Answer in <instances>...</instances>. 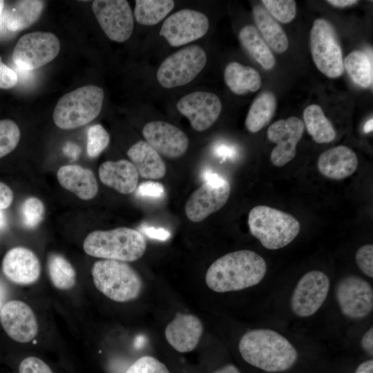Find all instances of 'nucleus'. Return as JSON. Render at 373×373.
Masks as SVG:
<instances>
[{
  "instance_id": "nucleus-1",
  "label": "nucleus",
  "mask_w": 373,
  "mask_h": 373,
  "mask_svg": "<svg viewBox=\"0 0 373 373\" xmlns=\"http://www.w3.org/2000/svg\"><path fill=\"white\" fill-rule=\"evenodd\" d=\"M266 271L262 256L251 250H239L215 260L207 271L205 282L216 292L239 291L258 284Z\"/></svg>"
},
{
  "instance_id": "nucleus-2",
  "label": "nucleus",
  "mask_w": 373,
  "mask_h": 373,
  "mask_svg": "<svg viewBox=\"0 0 373 373\" xmlns=\"http://www.w3.org/2000/svg\"><path fill=\"white\" fill-rule=\"evenodd\" d=\"M238 348L247 363L269 372L285 371L298 358L297 351L286 338L268 329L246 332Z\"/></svg>"
},
{
  "instance_id": "nucleus-3",
  "label": "nucleus",
  "mask_w": 373,
  "mask_h": 373,
  "mask_svg": "<svg viewBox=\"0 0 373 373\" xmlns=\"http://www.w3.org/2000/svg\"><path fill=\"white\" fill-rule=\"evenodd\" d=\"M83 248L90 256L126 262L140 259L146 251V242L140 231L118 227L90 233L84 241Z\"/></svg>"
},
{
  "instance_id": "nucleus-4",
  "label": "nucleus",
  "mask_w": 373,
  "mask_h": 373,
  "mask_svg": "<svg viewBox=\"0 0 373 373\" xmlns=\"http://www.w3.org/2000/svg\"><path fill=\"white\" fill-rule=\"evenodd\" d=\"M251 233L268 249L283 248L299 233L300 225L292 215L265 205L254 207L248 216Z\"/></svg>"
},
{
  "instance_id": "nucleus-5",
  "label": "nucleus",
  "mask_w": 373,
  "mask_h": 373,
  "mask_svg": "<svg viewBox=\"0 0 373 373\" xmlns=\"http://www.w3.org/2000/svg\"><path fill=\"white\" fill-rule=\"evenodd\" d=\"M91 274L95 287L109 299L128 302L137 298L143 287L142 278L128 264L113 260H99Z\"/></svg>"
},
{
  "instance_id": "nucleus-6",
  "label": "nucleus",
  "mask_w": 373,
  "mask_h": 373,
  "mask_svg": "<svg viewBox=\"0 0 373 373\" xmlns=\"http://www.w3.org/2000/svg\"><path fill=\"white\" fill-rule=\"evenodd\" d=\"M104 97L103 89L95 85L84 86L65 94L53 111L55 125L70 130L90 122L100 113Z\"/></svg>"
},
{
  "instance_id": "nucleus-7",
  "label": "nucleus",
  "mask_w": 373,
  "mask_h": 373,
  "mask_svg": "<svg viewBox=\"0 0 373 373\" xmlns=\"http://www.w3.org/2000/svg\"><path fill=\"white\" fill-rule=\"evenodd\" d=\"M310 49L318 69L330 78L340 77L344 71L342 50L333 25L319 18L310 31Z\"/></svg>"
},
{
  "instance_id": "nucleus-8",
  "label": "nucleus",
  "mask_w": 373,
  "mask_h": 373,
  "mask_svg": "<svg viewBox=\"0 0 373 373\" xmlns=\"http://www.w3.org/2000/svg\"><path fill=\"white\" fill-rule=\"evenodd\" d=\"M207 59V55L200 46H186L162 61L157 71V79L166 88L187 84L202 70Z\"/></svg>"
},
{
  "instance_id": "nucleus-9",
  "label": "nucleus",
  "mask_w": 373,
  "mask_h": 373,
  "mask_svg": "<svg viewBox=\"0 0 373 373\" xmlns=\"http://www.w3.org/2000/svg\"><path fill=\"white\" fill-rule=\"evenodd\" d=\"M60 50L57 37L49 32L36 31L22 36L12 52V59L20 69L32 70L53 60Z\"/></svg>"
},
{
  "instance_id": "nucleus-10",
  "label": "nucleus",
  "mask_w": 373,
  "mask_h": 373,
  "mask_svg": "<svg viewBox=\"0 0 373 373\" xmlns=\"http://www.w3.org/2000/svg\"><path fill=\"white\" fill-rule=\"evenodd\" d=\"M92 10L106 36L117 42L128 40L132 35L134 21L132 10L125 0H95Z\"/></svg>"
},
{
  "instance_id": "nucleus-11",
  "label": "nucleus",
  "mask_w": 373,
  "mask_h": 373,
  "mask_svg": "<svg viewBox=\"0 0 373 373\" xmlns=\"http://www.w3.org/2000/svg\"><path fill=\"white\" fill-rule=\"evenodd\" d=\"M209 27L207 17L198 11L182 9L169 17L160 35L172 46H180L202 37Z\"/></svg>"
},
{
  "instance_id": "nucleus-12",
  "label": "nucleus",
  "mask_w": 373,
  "mask_h": 373,
  "mask_svg": "<svg viewBox=\"0 0 373 373\" xmlns=\"http://www.w3.org/2000/svg\"><path fill=\"white\" fill-rule=\"evenodd\" d=\"M329 285V279L323 271L312 270L303 275L291 296L294 313L300 317L315 314L325 300Z\"/></svg>"
},
{
  "instance_id": "nucleus-13",
  "label": "nucleus",
  "mask_w": 373,
  "mask_h": 373,
  "mask_svg": "<svg viewBox=\"0 0 373 373\" xmlns=\"http://www.w3.org/2000/svg\"><path fill=\"white\" fill-rule=\"evenodd\" d=\"M341 312L350 318H362L373 308V290L365 280L356 276L343 278L336 287Z\"/></svg>"
},
{
  "instance_id": "nucleus-14",
  "label": "nucleus",
  "mask_w": 373,
  "mask_h": 373,
  "mask_svg": "<svg viewBox=\"0 0 373 373\" xmlns=\"http://www.w3.org/2000/svg\"><path fill=\"white\" fill-rule=\"evenodd\" d=\"M304 132L303 122L296 117L279 119L269 126L267 135L275 143L270 160L276 166H283L292 160L296 154V146Z\"/></svg>"
},
{
  "instance_id": "nucleus-15",
  "label": "nucleus",
  "mask_w": 373,
  "mask_h": 373,
  "mask_svg": "<svg viewBox=\"0 0 373 373\" xmlns=\"http://www.w3.org/2000/svg\"><path fill=\"white\" fill-rule=\"evenodd\" d=\"M179 112L189 121L191 127L203 131L211 126L222 111V104L214 93L195 91L182 97L177 103Z\"/></svg>"
},
{
  "instance_id": "nucleus-16",
  "label": "nucleus",
  "mask_w": 373,
  "mask_h": 373,
  "mask_svg": "<svg viewBox=\"0 0 373 373\" xmlns=\"http://www.w3.org/2000/svg\"><path fill=\"white\" fill-rule=\"evenodd\" d=\"M0 322L8 336L19 343H28L38 333L34 312L28 304L21 300H12L1 307Z\"/></svg>"
},
{
  "instance_id": "nucleus-17",
  "label": "nucleus",
  "mask_w": 373,
  "mask_h": 373,
  "mask_svg": "<svg viewBox=\"0 0 373 373\" xmlns=\"http://www.w3.org/2000/svg\"><path fill=\"white\" fill-rule=\"evenodd\" d=\"M146 142L158 153L169 157L182 156L187 150L189 139L177 126L162 121L147 123L142 129Z\"/></svg>"
},
{
  "instance_id": "nucleus-18",
  "label": "nucleus",
  "mask_w": 373,
  "mask_h": 373,
  "mask_svg": "<svg viewBox=\"0 0 373 373\" xmlns=\"http://www.w3.org/2000/svg\"><path fill=\"white\" fill-rule=\"evenodd\" d=\"M231 193L228 181L222 185L202 184L192 193L185 204L188 219L198 222L220 210L227 202Z\"/></svg>"
},
{
  "instance_id": "nucleus-19",
  "label": "nucleus",
  "mask_w": 373,
  "mask_h": 373,
  "mask_svg": "<svg viewBox=\"0 0 373 373\" xmlns=\"http://www.w3.org/2000/svg\"><path fill=\"white\" fill-rule=\"evenodd\" d=\"M1 267L10 281L20 285L36 283L41 274L37 256L32 251L23 247L10 249L3 258Z\"/></svg>"
},
{
  "instance_id": "nucleus-20",
  "label": "nucleus",
  "mask_w": 373,
  "mask_h": 373,
  "mask_svg": "<svg viewBox=\"0 0 373 373\" xmlns=\"http://www.w3.org/2000/svg\"><path fill=\"white\" fill-rule=\"evenodd\" d=\"M203 332V325L195 316L177 314L165 329V337L176 351L189 352L195 349Z\"/></svg>"
},
{
  "instance_id": "nucleus-21",
  "label": "nucleus",
  "mask_w": 373,
  "mask_h": 373,
  "mask_svg": "<svg viewBox=\"0 0 373 373\" xmlns=\"http://www.w3.org/2000/svg\"><path fill=\"white\" fill-rule=\"evenodd\" d=\"M356 154L350 148L341 145L323 152L318 157V168L325 177L341 180L352 175L357 169Z\"/></svg>"
},
{
  "instance_id": "nucleus-22",
  "label": "nucleus",
  "mask_w": 373,
  "mask_h": 373,
  "mask_svg": "<svg viewBox=\"0 0 373 373\" xmlns=\"http://www.w3.org/2000/svg\"><path fill=\"white\" fill-rule=\"evenodd\" d=\"M98 173L103 184L120 193H131L137 187L139 174L128 160L106 161L100 165Z\"/></svg>"
},
{
  "instance_id": "nucleus-23",
  "label": "nucleus",
  "mask_w": 373,
  "mask_h": 373,
  "mask_svg": "<svg viewBox=\"0 0 373 373\" xmlns=\"http://www.w3.org/2000/svg\"><path fill=\"white\" fill-rule=\"evenodd\" d=\"M59 183L66 190L84 200L93 199L98 186L93 172L77 164L64 165L57 173Z\"/></svg>"
},
{
  "instance_id": "nucleus-24",
  "label": "nucleus",
  "mask_w": 373,
  "mask_h": 373,
  "mask_svg": "<svg viewBox=\"0 0 373 373\" xmlns=\"http://www.w3.org/2000/svg\"><path fill=\"white\" fill-rule=\"evenodd\" d=\"M127 155L142 178L158 180L165 175V163L146 142L140 140L132 145L127 151Z\"/></svg>"
},
{
  "instance_id": "nucleus-25",
  "label": "nucleus",
  "mask_w": 373,
  "mask_h": 373,
  "mask_svg": "<svg viewBox=\"0 0 373 373\" xmlns=\"http://www.w3.org/2000/svg\"><path fill=\"white\" fill-rule=\"evenodd\" d=\"M44 6V1H17L3 9L2 23L11 32L28 28L41 17Z\"/></svg>"
},
{
  "instance_id": "nucleus-26",
  "label": "nucleus",
  "mask_w": 373,
  "mask_h": 373,
  "mask_svg": "<svg viewBox=\"0 0 373 373\" xmlns=\"http://www.w3.org/2000/svg\"><path fill=\"white\" fill-rule=\"evenodd\" d=\"M224 78L229 89L237 95L256 92L261 86V77L256 70L236 61L226 66Z\"/></svg>"
},
{
  "instance_id": "nucleus-27",
  "label": "nucleus",
  "mask_w": 373,
  "mask_h": 373,
  "mask_svg": "<svg viewBox=\"0 0 373 373\" xmlns=\"http://www.w3.org/2000/svg\"><path fill=\"white\" fill-rule=\"evenodd\" d=\"M255 23L267 44L275 52H284L289 46L288 38L282 27L265 8L256 6L253 8Z\"/></svg>"
},
{
  "instance_id": "nucleus-28",
  "label": "nucleus",
  "mask_w": 373,
  "mask_h": 373,
  "mask_svg": "<svg viewBox=\"0 0 373 373\" xmlns=\"http://www.w3.org/2000/svg\"><path fill=\"white\" fill-rule=\"evenodd\" d=\"M276 96L269 90L261 93L252 102L248 111L245 126L251 133H256L267 126L275 114Z\"/></svg>"
},
{
  "instance_id": "nucleus-29",
  "label": "nucleus",
  "mask_w": 373,
  "mask_h": 373,
  "mask_svg": "<svg viewBox=\"0 0 373 373\" xmlns=\"http://www.w3.org/2000/svg\"><path fill=\"white\" fill-rule=\"evenodd\" d=\"M239 39L244 48L265 69H271L276 59L270 48L254 26H244L240 31Z\"/></svg>"
},
{
  "instance_id": "nucleus-30",
  "label": "nucleus",
  "mask_w": 373,
  "mask_h": 373,
  "mask_svg": "<svg viewBox=\"0 0 373 373\" xmlns=\"http://www.w3.org/2000/svg\"><path fill=\"white\" fill-rule=\"evenodd\" d=\"M303 118L307 132L316 143H329L335 139L336 131L320 106H307L303 112Z\"/></svg>"
},
{
  "instance_id": "nucleus-31",
  "label": "nucleus",
  "mask_w": 373,
  "mask_h": 373,
  "mask_svg": "<svg viewBox=\"0 0 373 373\" xmlns=\"http://www.w3.org/2000/svg\"><path fill=\"white\" fill-rule=\"evenodd\" d=\"M174 5L173 0H137L134 16L140 24L155 25L173 10Z\"/></svg>"
},
{
  "instance_id": "nucleus-32",
  "label": "nucleus",
  "mask_w": 373,
  "mask_h": 373,
  "mask_svg": "<svg viewBox=\"0 0 373 373\" xmlns=\"http://www.w3.org/2000/svg\"><path fill=\"white\" fill-rule=\"evenodd\" d=\"M343 66L356 84L363 88L372 85V57L362 51L355 50L346 57Z\"/></svg>"
},
{
  "instance_id": "nucleus-33",
  "label": "nucleus",
  "mask_w": 373,
  "mask_h": 373,
  "mask_svg": "<svg viewBox=\"0 0 373 373\" xmlns=\"http://www.w3.org/2000/svg\"><path fill=\"white\" fill-rule=\"evenodd\" d=\"M48 272L53 286L68 290L76 283V272L70 262L60 254H52L48 260Z\"/></svg>"
},
{
  "instance_id": "nucleus-34",
  "label": "nucleus",
  "mask_w": 373,
  "mask_h": 373,
  "mask_svg": "<svg viewBox=\"0 0 373 373\" xmlns=\"http://www.w3.org/2000/svg\"><path fill=\"white\" fill-rule=\"evenodd\" d=\"M20 130L10 119L0 120V158L12 152L20 140Z\"/></svg>"
},
{
  "instance_id": "nucleus-35",
  "label": "nucleus",
  "mask_w": 373,
  "mask_h": 373,
  "mask_svg": "<svg viewBox=\"0 0 373 373\" xmlns=\"http://www.w3.org/2000/svg\"><path fill=\"white\" fill-rule=\"evenodd\" d=\"M45 212L43 202L37 198H26L21 209L22 222L28 229L37 227L42 221Z\"/></svg>"
},
{
  "instance_id": "nucleus-36",
  "label": "nucleus",
  "mask_w": 373,
  "mask_h": 373,
  "mask_svg": "<svg viewBox=\"0 0 373 373\" xmlns=\"http://www.w3.org/2000/svg\"><path fill=\"white\" fill-rule=\"evenodd\" d=\"M109 142V134L101 124L91 126L87 133L86 151L88 157H97L106 149Z\"/></svg>"
},
{
  "instance_id": "nucleus-37",
  "label": "nucleus",
  "mask_w": 373,
  "mask_h": 373,
  "mask_svg": "<svg viewBox=\"0 0 373 373\" xmlns=\"http://www.w3.org/2000/svg\"><path fill=\"white\" fill-rule=\"evenodd\" d=\"M267 11L278 21L287 23L296 14V3L294 0H262Z\"/></svg>"
},
{
  "instance_id": "nucleus-38",
  "label": "nucleus",
  "mask_w": 373,
  "mask_h": 373,
  "mask_svg": "<svg viewBox=\"0 0 373 373\" xmlns=\"http://www.w3.org/2000/svg\"><path fill=\"white\" fill-rule=\"evenodd\" d=\"M126 373H170L166 366L151 356H144L136 360Z\"/></svg>"
},
{
  "instance_id": "nucleus-39",
  "label": "nucleus",
  "mask_w": 373,
  "mask_h": 373,
  "mask_svg": "<svg viewBox=\"0 0 373 373\" xmlns=\"http://www.w3.org/2000/svg\"><path fill=\"white\" fill-rule=\"evenodd\" d=\"M361 271L367 276L373 277V245L368 244L358 248L355 256Z\"/></svg>"
},
{
  "instance_id": "nucleus-40",
  "label": "nucleus",
  "mask_w": 373,
  "mask_h": 373,
  "mask_svg": "<svg viewBox=\"0 0 373 373\" xmlns=\"http://www.w3.org/2000/svg\"><path fill=\"white\" fill-rule=\"evenodd\" d=\"M19 373H53L44 361L35 356L24 358L19 365Z\"/></svg>"
},
{
  "instance_id": "nucleus-41",
  "label": "nucleus",
  "mask_w": 373,
  "mask_h": 373,
  "mask_svg": "<svg viewBox=\"0 0 373 373\" xmlns=\"http://www.w3.org/2000/svg\"><path fill=\"white\" fill-rule=\"evenodd\" d=\"M137 195L141 197L158 198L164 195V187L157 182H145L137 187Z\"/></svg>"
},
{
  "instance_id": "nucleus-42",
  "label": "nucleus",
  "mask_w": 373,
  "mask_h": 373,
  "mask_svg": "<svg viewBox=\"0 0 373 373\" xmlns=\"http://www.w3.org/2000/svg\"><path fill=\"white\" fill-rule=\"evenodd\" d=\"M18 82L16 73L5 64L0 57V88L8 89L14 87Z\"/></svg>"
},
{
  "instance_id": "nucleus-43",
  "label": "nucleus",
  "mask_w": 373,
  "mask_h": 373,
  "mask_svg": "<svg viewBox=\"0 0 373 373\" xmlns=\"http://www.w3.org/2000/svg\"><path fill=\"white\" fill-rule=\"evenodd\" d=\"M12 200V191L7 184L0 182V210L9 207Z\"/></svg>"
},
{
  "instance_id": "nucleus-44",
  "label": "nucleus",
  "mask_w": 373,
  "mask_h": 373,
  "mask_svg": "<svg viewBox=\"0 0 373 373\" xmlns=\"http://www.w3.org/2000/svg\"><path fill=\"white\" fill-rule=\"evenodd\" d=\"M142 230L150 238L161 240L168 239L171 234L169 231L163 228H155L154 227H144Z\"/></svg>"
},
{
  "instance_id": "nucleus-45",
  "label": "nucleus",
  "mask_w": 373,
  "mask_h": 373,
  "mask_svg": "<svg viewBox=\"0 0 373 373\" xmlns=\"http://www.w3.org/2000/svg\"><path fill=\"white\" fill-rule=\"evenodd\" d=\"M202 178L204 182L213 185H222L227 181L220 175L215 173L210 170H205L203 172Z\"/></svg>"
},
{
  "instance_id": "nucleus-46",
  "label": "nucleus",
  "mask_w": 373,
  "mask_h": 373,
  "mask_svg": "<svg viewBox=\"0 0 373 373\" xmlns=\"http://www.w3.org/2000/svg\"><path fill=\"white\" fill-rule=\"evenodd\" d=\"M361 345L370 355H373V327H371L363 336Z\"/></svg>"
},
{
  "instance_id": "nucleus-47",
  "label": "nucleus",
  "mask_w": 373,
  "mask_h": 373,
  "mask_svg": "<svg viewBox=\"0 0 373 373\" xmlns=\"http://www.w3.org/2000/svg\"><path fill=\"white\" fill-rule=\"evenodd\" d=\"M215 154L223 159L233 157L236 155L235 149L225 144H220L215 148Z\"/></svg>"
},
{
  "instance_id": "nucleus-48",
  "label": "nucleus",
  "mask_w": 373,
  "mask_h": 373,
  "mask_svg": "<svg viewBox=\"0 0 373 373\" xmlns=\"http://www.w3.org/2000/svg\"><path fill=\"white\" fill-rule=\"evenodd\" d=\"M327 2L335 7L344 8L356 4L358 1L357 0H327Z\"/></svg>"
},
{
  "instance_id": "nucleus-49",
  "label": "nucleus",
  "mask_w": 373,
  "mask_h": 373,
  "mask_svg": "<svg viewBox=\"0 0 373 373\" xmlns=\"http://www.w3.org/2000/svg\"><path fill=\"white\" fill-rule=\"evenodd\" d=\"M355 373H373V361L368 360L358 365Z\"/></svg>"
},
{
  "instance_id": "nucleus-50",
  "label": "nucleus",
  "mask_w": 373,
  "mask_h": 373,
  "mask_svg": "<svg viewBox=\"0 0 373 373\" xmlns=\"http://www.w3.org/2000/svg\"><path fill=\"white\" fill-rule=\"evenodd\" d=\"M213 373H240L239 370L233 365L229 364L220 369L217 370Z\"/></svg>"
},
{
  "instance_id": "nucleus-51",
  "label": "nucleus",
  "mask_w": 373,
  "mask_h": 373,
  "mask_svg": "<svg viewBox=\"0 0 373 373\" xmlns=\"http://www.w3.org/2000/svg\"><path fill=\"white\" fill-rule=\"evenodd\" d=\"M373 128V119L372 118L370 119L364 125V132L368 133L372 131Z\"/></svg>"
},
{
  "instance_id": "nucleus-52",
  "label": "nucleus",
  "mask_w": 373,
  "mask_h": 373,
  "mask_svg": "<svg viewBox=\"0 0 373 373\" xmlns=\"http://www.w3.org/2000/svg\"><path fill=\"white\" fill-rule=\"evenodd\" d=\"M6 226V218L3 212L0 210V230L4 229Z\"/></svg>"
},
{
  "instance_id": "nucleus-53",
  "label": "nucleus",
  "mask_w": 373,
  "mask_h": 373,
  "mask_svg": "<svg viewBox=\"0 0 373 373\" xmlns=\"http://www.w3.org/2000/svg\"><path fill=\"white\" fill-rule=\"evenodd\" d=\"M5 6V1L0 0V26L2 23V15Z\"/></svg>"
},
{
  "instance_id": "nucleus-54",
  "label": "nucleus",
  "mask_w": 373,
  "mask_h": 373,
  "mask_svg": "<svg viewBox=\"0 0 373 373\" xmlns=\"http://www.w3.org/2000/svg\"><path fill=\"white\" fill-rule=\"evenodd\" d=\"M2 296H3V294H2L1 289V287H0V309L1 308V303H2V300H2Z\"/></svg>"
}]
</instances>
